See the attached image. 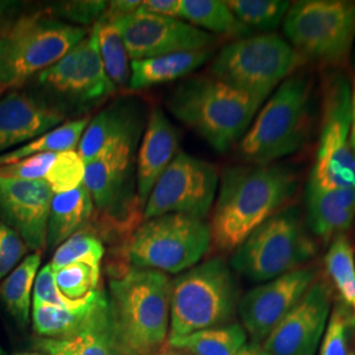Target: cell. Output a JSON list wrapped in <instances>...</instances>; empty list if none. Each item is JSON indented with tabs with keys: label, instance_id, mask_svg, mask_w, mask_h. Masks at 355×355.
<instances>
[{
	"label": "cell",
	"instance_id": "6da1fadb",
	"mask_svg": "<svg viewBox=\"0 0 355 355\" xmlns=\"http://www.w3.org/2000/svg\"><path fill=\"white\" fill-rule=\"evenodd\" d=\"M297 186V175L287 166L227 167L220 175L209 223L212 246L220 253H233L255 229L288 204Z\"/></svg>",
	"mask_w": 355,
	"mask_h": 355
},
{
	"label": "cell",
	"instance_id": "7a4b0ae2",
	"mask_svg": "<svg viewBox=\"0 0 355 355\" xmlns=\"http://www.w3.org/2000/svg\"><path fill=\"white\" fill-rule=\"evenodd\" d=\"M171 280L159 271L129 268L110 280V316L121 355H166Z\"/></svg>",
	"mask_w": 355,
	"mask_h": 355
},
{
	"label": "cell",
	"instance_id": "3957f363",
	"mask_svg": "<svg viewBox=\"0 0 355 355\" xmlns=\"http://www.w3.org/2000/svg\"><path fill=\"white\" fill-rule=\"evenodd\" d=\"M315 79L299 70L262 104L237 144L236 155L246 165H271L297 152L312 125Z\"/></svg>",
	"mask_w": 355,
	"mask_h": 355
},
{
	"label": "cell",
	"instance_id": "277c9868",
	"mask_svg": "<svg viewBox=\"0 0 355 355\" xmlns=\"http://www.w3.org/2000/svg\"><path fill=\"white\" fill-rule=\"evenodd\" d=\"M261 107L212 76L182 80L167 101L170 112L218 153L229 152L241 141Z\"/></svg>",
	"mask_w": 355,
	"mask_h": 355
},
{
	"label": "cell",
	"instance_id": "5b68a950",
	"mask_svg": "<svg viewBox=\"0 0 355 355\" xmlns=\"http://www.w3.org/2000/svg\"><path fill=\"white\" fill-rule=\"evenodd\" d=\"M240 288L232 267L212 258L171 282L168 341L228 325L239 312Z\"/></svg>",
	"mask_w": 355,
	"mask_h": 355
},
{
	"label": "cell",
	"instance_id": "8992f818",
	"mask_svg": "<svg viewBox=\"0 0 355 355\" xmlns=\"http://www.w3.org/2000/svg\"><path fill=\"white\" fill-rule=\"evenodd\" d=\"M318 252V240L306 228L302 209L291 204L271 216L233 252L230 267L246 279L265 283L309 265Z\"/></svg>",
	"mask_w": 355,
	"mask_h": 355
},
{
	"label": "cell",
	"instance_id": "52a82bcc",
	"mask_svg": "<svg viewBox=\"0 0 355 355\" xmlns=\"http://www.w3.org/2000/svg\"><path fill=\"white\" fill-rule=\"evenodd\" d=\"M305 64L286 38L277 33H258L233 40L221 48L209 64V76L262 105Z\"/></svg>",
	"mask_w": 355,
	"mask_h": 355
},
{
	"label": "cell",
	"instance_id": "ba28073f",
	"mask_svg": "<svg viewBox=\"0 0 355 355\" xmlns=\"http://www.w3.org/2000/svg\"><path fill=\"white\" fill-rule=\"evenodd\" d=\"M83 26L60 21L46 13L16 19L0 31V86L12 89L61 60L87 37Z\"/></svg>",
	"mask_w": 355,
	"mask_h": 355
},
{
	"label": "cell",
	"instance_id": "9c48e42d",
	"mask_svg": "<svg viewBox=\"0 0 355 355\" xmlns=\"http://www.w3.org/2000/svg\"><path fill=\"white\" fill-rule=\"evenodd\" d=\"M33 78L40 89L35 98L66 121L89 116L116 91L104 71L92 29L61 60Z\"/></svg>",
	"mask_w": 355,
	"mask_h": 355
},
{
	"label": "cell",
	"instance_id": "30bf717a",
	"mask_svg": "<svg viewBox=\"0 0 355 355\" xmlns=\"http://www.w3.org/2000/svg\"><path fill=\"white\" fill-rule=\"evenodd\" d=\"M284 37L305 61L341 67L355 42V0H299L283 21Z\"/></svg>",
	"mask_w": 355,
	"mask_h": 355
},
{
	"label": "cell",
	"instance_id": "8fae6325",
	"mask_svg": "<svg viewBox=\"0 0 355 355\" xmlns=\"http://www.w3.org/2000/svg\"><path fill=\"white\" fill-rule=\"evenodd\" d=\"M211 246V228L205 220L167 214L137 227L128 243V259L136 268L179 274L196 266Z\"/></svg>",
	"mask_w": 355,
	"mask_h": 355
},
{
	"label": "cell",
	"instance_id": "7c38bea8",
	"mask_svg": "<svg viewBox=\"0 0 355 355\" xmlns=\"http://www.w3.org/2000/svg\"><path fill=\"white\" fill-rule=\"evenodd\" d=\"M352 80L343 73L327 79L322 120L309 183L321 189L355 187V152L350 140Z\"/></svg>",
	"mask_w": 355,
	"mask_h": 355
},
{
	"label": "cell",
	"instance_id": "4fadbf2b",
	"mask_svg": "<svg viewBox=\"0 0 355 355\" xmlns=\"http://www.w3.org/2000/svg\"><path fill=\"white\" fill-rule=\"evenodd\" d=\"M137 140L117 141L104 148L86 164L83 182L95 208L105 215V234L116 233L128 243L137 229L133 209L127 207Z\"/></svg>",
	"mask_w": 355,
	"mask_h": 355
},
{
	"label": "cell",
	"instance_id": "5bb4252c",
	"mask_svg": "<svg viewBox=\"0 0 355 355\" xmlns=\"http://www.w3.org/2000/svg\"><path fill=\"white\" fill-rule=\"evenodd\" d=\"M220 174L215 166L179 152L155 183L145 204L144 220L167 214L204 220L215 204Z\"/></svg>",
	"mask_w": 355,
	"mask_h": 355
},
{
	"label": "cell",
	"instance_id": "9a60e30c",
	"mask_svg": "<svg viewBox=\"0 0 355 355\" xmlns=\"http://www.w3.org/2000/svg\"><path fill=\"white\" fill-rule=\"evenodd\" d=\"M114 24L121 33L130 61L215 48L217 42L215 36L180 19L155 16L140 8Z\"/></svg>",
	"mask_w": 355,
	"mask_h": 355
},
{
	"label": "cell",
	"instance_id": "2e32d148",
	"mask_svg": "<svg viewBox=\"0 0 355 355\" xmlns=\"http://www.w3.org/2000/svg\"><path fill=\"white\" fill-rule=\"evenodd\" d=\"M318 277V267L309 263L275 279L261 283L242 296L239 315L242 328L250 336L253 343L262 345L266 341L271 331L300 302Z\"/></svg>",
	"mask_w": 355,
	"mask_h": 355
},
{
	"label": "cell",
	"instance_id": "e0dca14e",
	"mask_svg": "<svg viewBox=\"0 0 355 355\" xmlns=\"http://www.w3.org/2000/svg\"><path fill=\"white\" fill-rule=\"evenodd\" d=\"M334 292L318 277L300 302L262 343L268 355H316L328 327Z\"/></svg>",
	"mask_w": 355,
	"mask_h": 355
},
{
	"label": "cell",
	"instance_id": "ac0fdd59",
	"mask_svg": "<svg viewBox=\"0 0 355 355\" xmlns=\"http://www.w3.org/2000/svg\"><path fill=\"white\" fill-rule=\"evenodd\" d=\"M53 196L51 186L45 180L0 178V220L33 253L46 249Z\"/></svg>",
	"mask_w": 355,
	"mask_h": 355
},
{
	"label": "cell",
	"instance_id": "d6986e66",
	"mask_svg": "<svg viewBox=\"0 0 355 355\" xmlns=\"http://www.w3.org/2000/svg\"><path fill=\"white\" fill-rule=\"evenodd\" d=\"M64 117L35 96L12 91L0 99V155L64 124Z\"/></svg>",
	"mask_w": 355,
	"mask_h": 355
},
{
	"label": "cell",
	"instance_id": "ffe728a7",
	"mask_svg": "<svg viewBox=\"0 0 355 355\" xmlns=\"http://www.w3.org/2000/svg\"><path fill=\"white\" fill-rule=\"evenodd\" d=\"M305 224L312 236L328 243L355 224V187L321 189L306 183L304 192Z\"/></svg>",
	"mask_w": 355,
	"mask_h": 355
},
{
	"label": "cell",
	"instance_id": "44dd1931",
	"mask_svg": "<svg viewBox=\"0 0 355 355\" xmlns=\"http://www.w3.org/2000/svg\"><path fill=\"white\" fill-rule=\"evenodd\" d=\"M179 153V133L161 108H153L137 155V193L145 207L153 189Z\"/></svg>",
	"mask_w": 355,
	"mask_h": 355
},
{
	"label": "cell",
	"instance_id": "7402d4cb",
	"mask_svg": "<svg viewBox=\"0 0 355 355\" xmlns=\"http://www.w3.org/2000/svg\"><path fill=\"white\" fill-rule=\"evenodd\" d=\"M35 346L46 355H121L114 341L108 296L98 290L96 300L83 325L62 338H42Z\"/></svg>",
	"mask_w": 355,
	"mask_h": 355
},
{
	"label": "cell",
	"instance_id": "603a6c76",
	"mask_svg": "<svg viewBox=\"0 0 355 355\" xmlns=\"http://www.w3.org/2000/svg\"><path fill=\"white\" fill-rule=\"evenodd\" d=\"M140 112L132 99L110 104L89 120L78 145V153L87 164L104 148L117 141L136 139L140 135Z\"/></svg>",
	"mask_w": 355,
	"mask_h": 355
},
{
	"label": "cell",
	"instance_id": "cb8c5ba5",
	"mask_svg": "<svg viewBox=\"0 0 355 355\" xmlns=\"http://www.w3.org/2000/svg\"><path fill=\"white\" fill-rule=\"evenodd\" d=\"M214 51L215 48H208L130 61L128 89L141 91L191 76L214 55Z\"/></svg>",
	"mask_w": 355,
	"mask_h": 355
},
{
	"label": "cell",
	"instance_id": "d4e9b609",
	"mask_svg": "<svg viewBox=\"0 0 355 355\" xmlns=\"http://www.w3.org/2000/svg\"><path fill=\"white\" fill-rule=\"evenodd\" d=\"M95 205L85 184L53 196L48 220L46 249L55 250L62 242L86 229Z\"/></svg>",
	"mask_w": 355,
	"mask_h": 355
},
{
	"label": "cell",
	"instance_id": "484cf974",
	"mask_svg": "<svg viewBox=\"0 0 355 355\" xmlns=\"http://www.w3.org/2000/svg\"><path fill=\"white\" fill-rule=\"evenodd\" d=\"M180 20L212 36L246 37L254 35L221 0H180Z\"/></svg>",
	"mask_w": 355,
	"mask_h": 355
},
{
	"label": "cell",
	"instance_id": "4316f807",
	"mask_svg": "<svg viewBox=\"0 0 355 355\" xmlns=\"http://www.w3.org/2000/svg\"><path fill=\"white\" fill-rule=\"evenodd\" d=\"M40 265L41 253L29 254L0 283V300L20 327H26L29 321Z\"/></svg>",
	"mask_w": 355,
	"mask_h": 355
},
{
	"label": "cell",
	"instance_id": "83f0119b",
	"mask_svg": "<svg viewBox=\"0 0 355 355\" xmlns=\"http://www.w3.org/2000/svg\"><path fill=\"white\" fill-rule=\"evenodd\" d=\"M324 265L325 278L337 295V302L355 316V253L347 236L330 242Z\"/></svg>",
	"mask_w": 355,
	"mask_h": 355
},
{
	"label": "cell",
	"instance_id": "f1b7e54d",
	"mask_svg": "<svg viewBox=\"0 0 355 355\" xmlns=\"http://www.w3.org/2000/svg\"><path fill=\"white\" fill-rule=\"evenodd\" d=\"M246 340L248 334L242 325L228 324L170 340L168 345L191 355H237L246 345Z\"/></svg>",
	"mask_w": 355,
	"mask_h": 355
},
{
	"label": "cell",
	"instance_id": "f546056e",
	"mask_svg": "<svg viewBox=\"0 0 355 355\" xmlns=\"http://www.w3.org/2000/svg\"><path fill=\"white\" fill-rule=\"evenodd\" d=\"M89 116H85L76 120L64 121L60 127L51 129L36 140L31 141L12 152L0 155V166L10 165L37 154H60L67 150H76L86 128L89 125Z\"/></svg>",
	"mask_w": 355,
	"mask_h": 355
},
{
	"label": "cell",
	"instance_id": "4dcf8cb0",
	"mask_svg": "<svg viewBox=\"0 0 355 355\" xmlns=\"http://www.w3.org/2000/svg\"><path fill=\"white\" fill-rule=\"evenodd\" d=\"M95 33L104 71L114 89H128L130 62L124 40L114 23L99 20L91 28Z\"/></svg>",
	"mask_w": 355,
	"mask_h": 355
},
{
	"label": "cell",
	"instance_id": "1f68e13d",
	"mask_svg": "<svg viewBox=\"0 0 355 355\" xmlns=\"http://www.w3.org/2000/svg\"><path fill=\"white\" fill-rule=\"evenodd\" d=\"M98 290L92 293L87 304L78 309L33 303L32 320L36 333L42 338H62L73 334L83 325L89 316L92 305L96 300Z\"/></svg>",
	"mask_w": 355,
	"mask_h": 355
},
{
	"label": "cell",
	"instance_id": "d6a6232c",
	"mask_svg": "<svg viewBox=\"0 0 355 355\" xmlns=\"http://www.w3.org/2000/svg\"><path fill=\"white\" fill-rule=\"evenodd\" d=\"M230 11L252 32L271 33L283 26L291 7L287 0H229Z\"/></svg>",
	"mask_w": 355,
	"mask_h": 355
},
{
	"label": "cell",
	"instance_id": "836d02e7",
	"mask_svg": "<svg viewBox=\"0 0 355 355\" xmlns=\"http://www.w3.org/2000/svg\"><path fill=\"white\" fill-rule=\"evenodd\" d=\"M104 252L101 237L89 232V229H83L62 242L54 250L51 266L53 271L73 263H86L89 266L101 268Z\"/></svg>",
	"mask_w": 355,
	"mask_h": 355
},
{
	"label": "cell",
	"instance_id": "e575fe53",
	"mask_svg": "<svg viewBox=\"0 0 355 355\" xmlns=\"http://www.w3.org/2000/svg\"><path fill=\"white\" fill-rule=\"evenodd\" d=\"M318 355H355V316L334 302Z\"/></svg>",
	"mask_w": 355,
	"mask_h": 355
},
{
	"label": "cell",
	"instance_id": "d590c367",
	"mask_svg": "<svg viewBox=\"0 0 355 355\" xmlns=\"http://www.w3.org/2000/svg\"><path fill=\"white\" fill-rule=\"evenodd\" d=\"M54 280L58 290L71 300H79L98 290L101 268L86 263H73L54 271Z\"/></svg>",
	"mask_w": 355,
	"mask_h": 355
},
{
	"label": "cell",
	"instance_id": "8d00e7d4",
	"mask_svg": "<svg viewBox=\"0 0 355 355\" xmlns=\"http://www.w3.org/2000/svg\"><path fill=\"white\" fill-rule=\"evenodd\" d=\"M85 170L86 164L76 150L60 153L49 168L45 182L51 186L54 195L76 190L85 182Z\"/></svg>",
	"mask_w": 355,
	"mask_h": 355
},
{
	"label": "cell",
	"instance_id": "74e56055",
	"mask_svg": "<svg viewBox=\"0 0 355 355\" xmlns=\"http://www.w3.org/2000/svg\"><path fill=\"white\" fill-rule=\"evenodd\" d=\"M108 1L103 0H66L49 4L45 13L71 26H95L105 12Z\"/></svg>",
	"mask_w": 355,
	"mask_h": 355
},
{
	"label": "cell",
	"instance_id": "f35d334b",
	"mask_svg": "<svg viewBox=\"0 0 355 355\" xmlns=\"http://www.w3.org/2000/svg\"><path fill=\"white\" fill-rule=\"evenodd\" d=\"M92 293H89V296H86L85 299H79V300H71L66 297L55 284L54 271L49 263L38 271L35 287H33V303L55 305L66 309H78L89 303Z\"/></svg>",
	"mask_w": 355,
	"mask_h": 355
},
{
	"label": "cell",
	"instance_id": "ab89813d",
	"mask_svg": "<svg viewBox=\"0 0 355 355\" xmlns=\"http://www.w3.org/2000/svg\"><path fill=\"white\" fill-rule=\"evenodd\" d=\"M57 154L45 153L32 155L10 165L0 166V178L23 180H45Z\"/></svg>",
	"mask_w": 355,
	"mask_h": 355
},
{
	"label": "cell",
	"instance_id": "60d3db41",
	"mask_svg": "<svg viewBox=\"0 0 355 355\" xmlns=\"http://www.w3.org/2000/svg\"><path fill=\"white\" fill-rule=\"evenodd\" d=\"M28 250L23 240L0 220V280L26 258Z\"/></svg>",
	"mask_w": 355,
	"mask_h": 355
},
{
	"label": "cell",
	"instance_id": "b9f144b4",
	"mask_svg": "<svg viewBox=\"0 0 355 355\" xmlns=\"http://www.w3.org/2000/svg\"><path fill=\"white\" fill-rule=\"evenodd\" d=\"M142 6V0H114L108 1L105 12L103 13L102 21L114 23L119 19H123L136 12Z\"/></svg>",
	"mask_w": 355,
	"mask_h": 355
},
{
	"label": "cell",
	"instance_id": "7bdbcfd3",
	"mask_svg": "<svg viewBox=\"0 0 355 355\" xmlns=\"http://www.w3.org/2000/svg\"><path fill=\"white\" fill-rule=\"evenodd\" d=\"M140 10L155 16L180 19V0H142Z\"/></svg>",
	"mask_w": 355,
	"mask_h": 355
},
{
	"label": "cell",
	"instance_id": "ee69618b",
	"mask_svg": "<svg viewBox=\"0 0 355 355\" xmlns=\"http://www.w3.org/2000/svg\"><path fill=\"white\" fill-rule=\"evenodd\" d=\"M19 8H20V3L17 1L0 0V23H3L8 17H12Z\"/></svg>",
	"mask_w": 355,
	"mask_h": 355
},
{
	"label": "cell",
	"instance_id": "f6af8a7d",
	"mask_svg": "<svg viewBox=\"0 0 355 355\" xmlns=\"http://www.w3.org/2000/svg\"><path fill=\"white\" fill-rule=\"evenodd\" d=\"M350 140L355 152V76L352 80V102H350Z\"/></svg>",
	"mask_w": 355,
	"mask_h": 355
},
{
	"label": "cell",
	"instance_id": "bcb514c9",
	"mask_svg": "<svg viewBox=\"0 0 355 355\" xmlns=\"http://www.w3.org/2000/svg\"><path fill=\"white\" fill-rule=\"evenodd\" d=\"M237 355H268L266 352L262 349L261 345L257 343H250V345H245L242 347L241 352Z\"/></svg>",
	"mask_w": 355,
	"mask_h": 355
},
{
	"label": "cell",
	"instance_id": "7dc6e473",
	"mask_svg": "<svg viewBox=\"0 0 355 355\" xmlns=\"http://www.w3.org/2000/svg\"><path fill=\"white\" fill-rule=\"evenodd\" d=\"M15 355H42V354H38V353H20V354H15Z\"/></svg>",
	"mask_w": 355,
	"mask_h": 355
},
{
	"label": "cell",
	"instance_id": "c3c4849f",
	"mask_svg": "<svg viewBox=\"0 0 355 355\" xmlns=\"http://www.w3.org/2000/svg\"><path fill=\"white\" fill-rule=\"evenodd\" d=\"M352 58H353V69H354L355 71V51H353V54H352Z\"/></svg>",
	"mask_w": 355,
	"mask_h": 355
},
{
	"label": "cell",
	"instance_id": "681fc988",
	"mask_svg": "<svg viewBox=\"0 0 355 355\" xmlns=\"http://www.w3.org/2000/svg\"><path fill=\"white\" fill-rule=\"evenodd\" d=\"M0 355H6L4 350H3V347H1V345H0Z\"/></svg>",
	"mask_w": 355,
	"mask_h": 355
},
{
	"label": "cell",
	"instance_id": "f907efd6",
	"mask_svg": "<svg viewBox=\"0 0 355 355\" xmlns=\"http://www.w3.org/2000/svg\"><path fill=\"white\" fill-rule=\"evenodd\" d=\"M1 89H3V87H1V86H0V91H1Z\"/></svg>",
	"mask_w": 355,
	"mask_h": 355
},
{
	"label": "cell",
	"instance_id": "816d5d0a",
	"mask_svg": "<svg viewBox=\"0 0 355 355\" xmlns=\"http://www.w3.org/2000/svg\"><path fill=\"white\" fill-rule=\"evenodd\" d=\"M354 227H355V224H354Z\"/></svg>",
	"mask_w": 355,
	"mask_h": 355
},
{
	"label": "cell",
	"instance_id": "f5cc1de1",
	"mask_svg": "<svg viewBox=\"0 0 355 355\" xmlns=\"http://www.w3.org/2000/svg\"><path fill=\"white\" fill-rule=\"evenodd\" d=\"M166 355H167V354H166Z\"/></svg>",
	"mask_w": 355,
	"mask_h": 355
}]
</instances>
